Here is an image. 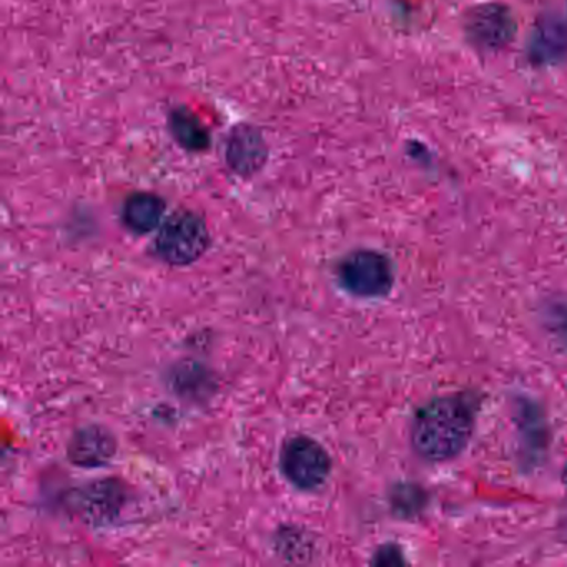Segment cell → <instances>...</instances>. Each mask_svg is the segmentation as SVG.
Returning a JSON list of instances; mask_svg holds the SVG:
<instances>
[{"label":"cell","mask_w":567,"mask_h":567,"mask_svg":"<svg viewBox=\"0 0 567 567\" xmlns=\"http://www.w3.org/2000/svg\"><path fill=\"white\" fill-rule=\"evenodd\" d=\"M172 128L177 134L178 141L187 147L200 148L207 144V135H205L204 128L197 124V121H192L188 114H175Z\"/></svg>","instance_id":"obj_8"},{"label":"cell","mask_w":567,"mask_h":567,"mask_svg":"<svg viewBox=\"0 0 567 567\" xmlns=\"http://www.w3.org/2000/svg\"><path fill=\"white\" fill-rule=\"evenodd\" d=\"M228 161L231 167L241 174L257 171L265 161L264 144L254 132H245L241 128L238 134L231 137L230 148H228Z\"/></svg>","instance_id":"obj_7"},{"label":"cell","mask_w":567,"mask_h":567,"mask_svg":"<svg viewBox=\"0 0 567 567\" xmlns=\"http://www.w3.org/2000/svg\"><path fill=\"white\" fill-rule=\"evenodd\" d=\"M340 280L357 297H383L393 285V270L383 255L360 250L341 264Z\"/></svg>","instance_id":"obj_4"},{"label":"cell","mask_w":567,"mask_h":567,"mask_svg":"<svg viewBox=\"0 0 567 567\" xmlns=\"http://www.w3.org/2000/svg\"><path fill=\"white\" fill-rule=\"evenodd\" d=\"M207 247V227L200 217L190 212H182L168 218L155 241L157 254L174 265L194 264Z\"/></svg>","instance_id":"obj_2"},{"label":"cell","mask_w":567,"mask_h":567,"mask_svg":"<svg viewBox=\"0 0 567 567\" xmlns=\"http://www.w3.org/2000/svg\"><path fill=\"white\" fill-rule=\"evenodd\" d=\"M281 470L295 486L315 489L327 481L331 461L327 451L317 441L298 436L285 444Z\"/></svg>","instance_id":"obj_3"},{"label":"cell","mask_w":567,"mask_h":567,"mask_svg":"<svg viewBox=\"0 0 567 567\" xmlns=\"http://www.w3.org/2000/svg\"><path fill=\"white\" fill-rule=\"evenodd\" d=\"M117 450L114 436L104 427L89 426L78 431L69 444V456L75 464L85 467L109 463Z\"/></svg>","instance_id":"obj_5"},{"label":"cell","mask_w":567,"mask_h":567,"mask_svg":"<svg viewBox=\"0 0 567 567\" xmlns=\"http://www.w3.org/2000/svg\"><path fill=\"white\" fill-rule=\"evenodd\" d=\"M165 204L152 194H137L128 198L124 207V220L131 230L148 234L155 230L164 217Z\"/></svg>","instance_id":"obj_6"},{"label":"cell","mask_w":567,"mask_h":567,"mask_svg":"<svg viewBox=\"0 0 567 567\" xmlns=\"http://www.w3.org/2000/svg\"><path fill=\"white\" fill-rule=\"evenodd\" d=\"M471 433V411L456 398H436L417 411L411 440L424 460L447 461L466 447Z\"/></svg>","instance_id":"obj_1"}]
</instances>
